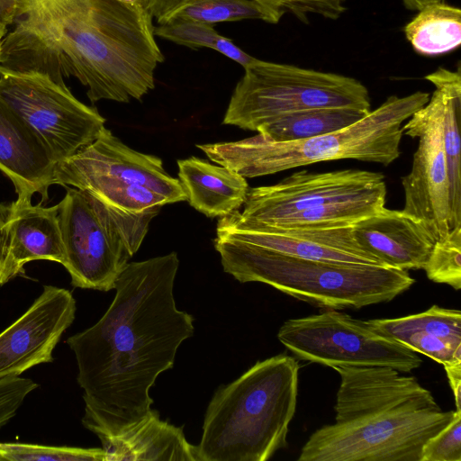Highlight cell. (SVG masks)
<instances>
[{"label": "cell", "mask_w": 461, "mask_h": 461, "mask_svg": "<svg viewBox=\"0 0 461 461\" xmlns=\"http://www.w3.org/2000/svg\"><path fill=\"white\" fill-rule=\"evenodd\" d=\"M178 265L176 252L128 263L104 314L67 340L84 391L82 423L97 437L119 434L149 412L150 388L194 334L193 316L174 298Z\"/></svg>", "instance_id": "6da1fadb"}, {"label": "cell", "mask_w": 461, "mask_h": 461, "mask_svg": "<svg viewBox=\"0 0 461 461\" xmlns=\"http://www.w3.org/2000/svg\"><path fill=\"white\" fill-rule=\"evenodd\" d=\"M0 68L59 84L74 77L92 103L140 100L164 60L152 16L120 0H14Z\"/></svg>", "instance_id": "7a4b0ae2"}, {"label": "cell", "mask_w": 461, "mask_h": 461, "mask_svg": "<svg viewBox=\"0 0 461 461\" xmlns=\"http://www.w3.org/2000/svg\"><path fill=\"white\" fill-rule=\"evenodd\" d=\"M298 374L297 360L280 354L221 386L206 409L198 461H266L285 447Z\"/></svg>", "instance_id": "3957f363"}, {"label": "cell", "mask_w": 461, "mask_h": 461, "mask_svg": "<svg viewBox=\"0 0 461 461\" xmlns=\"http://www.w3.org/2000/svg\"><path fill=\"white\" fill-rule=\"evenodd\" d=\"M429 99V94L422 91L403 97L392 95L354 124L305 140L276 142L258 133L237 141L196 147L212 161L245 178L346 158L388 166L400 156L403 122Z\"/></svg>", "instance_id": "277c9868"}, {"label": "cell", "mask_w": 461, "mask_h": 461, "mask_svg": "<svg viewBox=\"0 0 461 461\" xmlns=\"http://www.w3.org/2000/svg\"><path fill=\"white\" fill-rule=\"evenodd\" d=\"M214 248L224 272L239 282L267 284L324 310L388 303L415 282L406 270L302 258L219 235Z\"/></svg>", "instance_id": "5b68a950"}, {"label": "cell", "mask_w": 461, "mask_h": 461, "mask_svg": "<svg viewBox=\"0 0 461 461\" xmlns=\"http://www.w3.org/2000/svg\"><path fill=\"white\" fill-rule=\"evenodd\" d=\"M386 192L378 172L300 170L275 185L249 189L240 215L271 226H353L384 206Z\"/></svg>", "instance_id": "8992f818"}, {"label": "cell", "mask_w": 461, "mask_h": 461, "mask_svg": "<svg viewBox=\"0 0 461 461\" xmlns=\"http://www.w3.org/2000/svg\"><path fill=\"white\" fill-rule=\"evenodd\" d=\"M160 208L126 212L88 192L67 188L59 203V222L64 249L62 266L70 275L71 285L103 292L114 289Z\"/></svg>", "instance_id": "52a82bcc"}, {"label": "cell", "mask_w": 461, "mask_h": 461, "mask_svg": "<svg viewBox=\"0 0 461 461\" xmlns=\"http://www.w3.org/2000/svg\"><path fill=\"white\" fill-rule=\"evenodd\" d=\"M455 412L433 395L359 412L313 432L298 461H421L425 443Z\"/></svg>", "instance_id": "ba28073f"}, {"label": "cell", "mask_w": 461, "mask_h": 461, "mask_svg": "<svg viewBox=\"0 0 461 461\" xmlns=\"http://www.w3.org/2000/svg\"><path fill=\"white\" fill-rule=\"evenodd\" d=\"M222 123L257 131L287 113L317 108L370 111L367 88L358 80L256 59L244 68Z\"/></svg>", "instance_id": "9c48e42d"}, {"label": "cell", "mask_w": 461, "mask_h": 461, "mask_svg": "<svg viewBox=\"0 0 461 461\" xmlns=\"http://www.w3.org/2000/svg\"><path fill=\"white\" fill-rule=\"evenodd\" d=\"M54 183L131 213L186 201L179 179L166 172L158 157L132 149L105 127L93 142L57 164Z\"/></svg>", "instance_id": "30bf717a"}, {"label": "cell", "mask_w": 461, "mask_h": 461, "mask_svg": "<svg viewBox=\"0 0 461 461\" xmlns=\"http://www.w3.org/2000/svg\"><path fill=\"white\" fill-rule=\"evenodd\" d=\"M279 341L301 359L336 366H382L409 373L421 366L417 352L338 310L287 320Z\"/></svg>", "instance_id": "8fae6325"}, {"label": "cell", "mask_w": 461, "mask_h": 461, "mask_svg": "<svg viewBox=\"0 0 461 461\" xmlns=\"http://www.w3.org/2000/svg\"><path fill=\"white\" fill-rule=\"evenodd\" d=\"M0 96L58 164L93 142L105 119L45 74L0 68Z\"/></svg>", "instance_id": "7c38bea8"}, {"label": "cell", "mask_w": 461, "mask_h": 461, "mask_svg": "<svg viewBox=\"0 0 461 461\" xmlns=\"http://www.w3.org/2000/svg\"><path fill=\"white\" fill-rule=\"evenodd\" d=\"M424 106L402 125V134L419 139L411 169L402 177V212L420 221L435 241L451 230L449 178L443 140V95L438 86Z\"/></svg>", "instance_id": "4fadbf2b"}, {"label": "cell", "mask_w": 461, "mask_h": 461, "mask_svg": "<svg viewBox=\"0 0 461 461\" xmlns=\"http://www.w3.org/2000/svg\"><path fill=\"white\" fill-rule=\"evenodd\" d=\"M216 235L302 258L383 266L357 244L352 226H271L248 221L237 210L221 217Z\"/></svg>", "instance_id": "5bb4252c"}, {"label": "cell", "mask_w": 461, "mask_h": 461, "mask_svg": "<svg viewBox=\"0 0 461 461\" xmlns=\"http://www.w3.org/2000/svg\"><path fill=\"white\" fill-rule=\"evenodd\" d=\"M76 309L70 291L45 285L29 309L0 333V379L52 362L53 350L74 321Z\"/></svg>", "instance_id": "9a60e30c"}, {"label": "cell", "mask_w": 461, "mask_h": 461, "mask_svg": "<svg viewBox=\"0 0 461 461\" xmlns=\"http://www.w3.org/2000/svg\"><path fill=\"white\" fill-rule=\"evenodd\" d=\"M40 259L64 263L59 203L45 207L18 198L0 203V286Z\"/></svg>", "instance_id": "2e32d148"}, {"label": "cell", "mask_w": 461, "mask_h": 461, "mask_svg": "<svg viewBox=\"0 0 461 461\" xmlns=\"http://www.w3.org/2000/svg\"><path fill=\"white\" fill-rule=\"evenodd\" d=\"M352 232L357 244L383 266L406 271L423 269L435 242L420 221L385 206L357 221Z\"/></svg>", "instance_id": "e0dca14e"}, {"label": "cell", "mask_w": 461, "mask_h": 461, "mask_svg": "<svg viewBox=\"0 0 461 461\" xmlns=\"http://www.w3.org/2000/svg\"><path fill=\"white\" fill-rule=\"evenodd\" d=\"M57 163L24 121L0 96V170L13 182L17 198L34 194L48 200Z\"/></svg>", "instance_id": "ac0fdd59"}, {"label": "cell", "mask_w": 461, "mask_h": 461, "mask_svg": "<svg viewBox=\"0 0 461 461\" xmlns=\"http://www.w3.org/2000/svg\"><path fill=\"white\" fill-rule=\"evenodd\" d=\"M380 334L447 365L461 362V312L433 305L420 313L368 320Z\"/></svg>", "instance_id": "d6986e66"}, {"label": "cell", "mask_w": 461, "mask_h": 461, "mask_svg": "<svg viewBox=\"0 0 461 461\" xmlns=\"http://www.w3.org/2000/svg\"><path fill=\"white\" fill-rule=\"evenodd\" d=\"M98 438L106 461H198L196 446L186 440L183 427L162 420L154 409L122 432Z\"/></svg>", "instance_id": "ffe728a7"}, {"label": "cell", "mask_w": 461, "mask_h": 461, "mask_svg": "<svg viewBox=\"0 0 461 461\" xmlns=\"http://www.w3.org/2000/svg\"><path fill=\"white\" fill-rule=\"evenodd\" d=\"M186 201L207 217H223L244 204L249 190L245 177L222 166L191 157L177 160Z\"/></svg>", "instance_id": "44dd1931"}, {"label": "cell", "mask_w": 461, "mask_h": 461, "mask_svg": "<svg viewBox=\"0 0 461 461\" xmlns=\"http://www.w3.org/2000/svg\"><path fill=\"white\" fill-rule=\"evenodd\" d=\"M425 79L443 95V140L449 178L450 228L461 226V73L438 68Z\"/></svg>", "instance_id": "7402d4cb"}, {"label": "cell", "mask_w": 461, "mask_h": 461, "mask_svg": "<svg viewBox=\"0 0 461 461\" xmlns=\"http://www.w3.org/2000/svg\"><path fill=\"white\" fill-rule=\"evenodd\" d=\"M150 13L158 24L176 20L212 24L245 19L276 23L282 17L255 0H151Z\"/></svg>", "instance_id": "603a6c76"}, {"label": "cell", "mask_w": 461, "mask_h": 461, "mask_svg": "<svg viewBox=\"0 0 461 461\" xmlns=\"http://www.w3.org/2000/svg\"><path fill=\"white\" fill-rule=\"evenodd\" d=\"M413 50L423 56L450 52L461 44V10L445 1L429 3L404 26Z\"/></svg>", "instance_id": "cb8c5ba5"}, {"label": "cell", "mask_w": 461, "mask_h": 461, "mask_svg": "<svg viewBox=\"0 0 461 461\" xmlns=\"http://www.w3.org/2000/svg\"><path fill=\"white\" fill-rule=\"evenodd\" d=\"M369 112L352 108H317L280 116L260 125L257 131L276 142L295 141L342 130Z\"/></svg>", "instance_id": "d4e9b609"}, {"label": "cell", "mask_w": 461, "mask_h": 461, "mask_svg": "<svg viewBox=\"0 0 461 461\" xmlns=\"http://www.w3.org/2000/svg\"><path fill=\"white\" fill-rule=\"evenodd\" d=\"M154 34L190 48H210L236 61L243 68L252 63L256 58L247 54L234 42L219 34L212 24L191 21L176 20L154 27Z\"/></svg>", "instance_id": "484cf974"}, {"label": "cell", "mask_w": 461, "mask_h": 461, "mask_svg": "<svg viewBox=\"0 0 461 461\" xmlns=\"http://www.w3.org/2000/svg\"><path fill=\"white\" fill-rule=\"evenodd\" d=\"M423 269L432 282L461 288V226L434 242Z\"/></svg>", "instance_id": "4316f807"}, {"label": "cell", "mask_w": 461, "mask_h": 461, "mask_svg": "<svg viewBox=\"0 0 461 461\" xmlns=\"http://www.w3.org/2000/svg\"><path fill=\"white\" fill-rule=\"evenodd\" d=\"M106 461L104 449L0 443V461Z\"/></svg>", "instance_id": "83f0119b"}, {"label": "cell", "mask_w": 461, "mask_h": 461, "mask_svg": "<svg viewBox=\"0 0 461 461\" xmlns=\"http://www.w3.org/2000/svg\"><path fill=\"white\" fill-rule=\"evenodd\" d=\"M421 461H461V410L423 446Z\"/></svg>", "instance_id": "f1b7e54d"}, {"label": "cell", "mask_w": 461, "mask_h": 461, "mask_svg": "<svg viewBox=\"0 0 461 461\" xmlns=\"http://www.w3.org/2000/svg\"><path fill=\"white\" fill-rule=\"evenodd\" d=\"M277 12L282 16L290 12L303 22L307 14H319L329 19H337L345 11L346 0H255Z\"/></svg>", "instance_id": "f546056e"}, {"label": "cell", "mask_w": 461, "mask_h": 461, "mask_svg": "<svg viewBox=\"0 0 461 461\" xmlns=\"http://www.w3.org/2000/svg\"><path fill=\"white\" fill-rule=\"evenodd\" d=\"M38 384L29 378L11 376L0 379V428L16 413L24 398Z\"/></svg>", "instance_id": "4dcf8cb0"}, {"label": "cell", "mask_w": 461, "mask_h": 461, "mask_svg": "<svg viewBox=\"0 0 461 461\" xmlns=\"http://www.w3.org/2000/svg\"><path fill=\"white\" fill-rule=\"evenodd\" d=\"M454 394L456 410H461V362L444 365Z\"/></svg>", "instance_id": "1f68e13d"}, {"label": "cell", "mask_w": 461, "mask_h": 461, "mask_svg": "<svg viewBox=\"0 0 461 461\" xmlns=\"http://www.w3.org/2000/svg\"><path fill=\"white\" fill-rule=\"evenodd\" d=\"M14 0H0V42H2L14 22Z\"/></svg>", "instance_id": "d6a6232c"}, {"label": "cell", "mask_w": 461, "mask_h": 461, "mask_svg": "<svg viewBox=\"0 0 461 461\" xmlns=\"http://www.w3.org/2000/svg\"><path fill=\"white\" fill-rule=\"evenodd\" d=\"M405 8L411 11H419L426 5L436 2V1H445V0H402Z\"/></svg>", "instance_id": "836d02e7"}, {"label": "cell", "mask_w": 461, "mask_h": 461, "mask_svg": "<svg viewBox=\"0 0 461 461\" xmlns=\"http://www.w3.org/2000/svg\"><path fill=\"white\" fill-rule=\"evenodd\" d=\"M151 15V0H120ZM152 16V15H151Z\"/></svg>", "instance_id": "e575fe53"}, {"label": "cell", "mask_w": 461, "mask_h": 461, "mask_svg": "<svg viewBox=\"0 0 461 461\" xmlns=\"http://www.w3.org/2000/svg\"><path fill=\"white\" fill-rule=\"evenodd\" d=\"M0 55H1V42H0Z\"/></svg>", "instance_id": "d590c367"}]
</instances>
